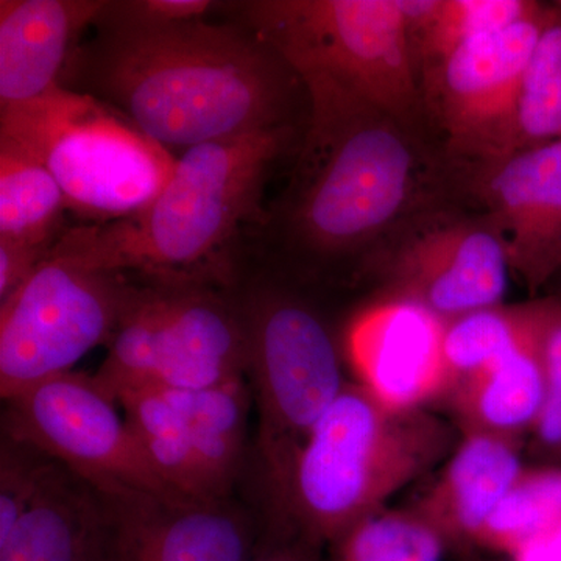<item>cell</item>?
I'll return each mask as SVG.
<instances>
[{"instance_id":"cell-1","label":"cell","mask_w":561,"mask_h":561,"mask_svg":"<svg viewBox=\"0 0 561 561\" xmlns=\"http://www.w3.org/2000/svg\"><path fill=\"white\" fill-rule=\"evenodd\" d=\"M60 84L117 111L164 149L289 125L298 77L243 25L95 22Z\"/></svg>"},{"instance_id":"cell-2","label":"cell","mask_w":561,"mask_h":561,"mask_svg":"<svg viewBox=\"0 0 561 561\" xmlns=\"http://www.w3.org/2000/svg\"><path fill=\"white\" fill-rule=\"evenodd\" d=\"M445 424L423 411L379 404L346 383L298 453L278 511L265 523L321 549L448 451Z\"/></svg>"},{"instance_id":"cell-3","label":"cell","mask_w":561,"mask_h":561,"mask_svg":"<svg viewBox=\"0 0 561 561\" xmlns=\"http://www.w3.org/2000/svg\"><path fill=\"white\" fill-rule=\"evenodd\" d=\"M290 135V125H284L184 150L142 213L98 225L103 264L153 280L191 279L187 271L216 256L260 209Z\"/></svg>"},{"instance_id":"cell-4","label":"cell","mask_w":561,"mask_h":561,"mask_svg":"<svg viewBox=\"0 0 561 561\" xmlns=\"http://www.w3.org/2000/svg\"><path fill=\"white\" fill-rule=\"evenodd\" d=\"M243 27L308 91L311 111L367 103L413 127L424 106L400 0H251Z\"/></svg>"},{"instance_id":"cell-5","label":"cell","mask_w":561,"mask_h":561,"mask_svg":"<svg viewBox=\"0 0 561 561\" xmlns=\"http://www.w3.org/2000/svg\"><path fill=\"white\" fill-rule=\"evenodd\" d=\"M411 131L373 106L309 125L305 181L289 217L295 242L317 256H346L408 219L423 169Z\"/></svg>"},{"instance_id":"cell-6","label":"cell","mask_w":561,"mask_h":561,"mask_svg":"<svg viewBox=\"0 0 561 561\" xmlns=\"http://www.w3.org/2000/svg\"><path fill=\"white\" fill-rule=\"evenodd\" d=\"M0 140L38 160L70 213L108 225L142 213L171 179L176 158L108 105L61 84L0 108Z\"/></svg>"},{"instance_id":"cell-7","label":"cell","mask_w":561,"mask_h":561,"mask_svg":"<svg viewBox=\"0 0 561 561\" xmlns=\"http://www.w3.org/2000/svg\"><path fill=\"white\" fill-rule=\"evenodd\" d=\"M239 306L249 346L247 379L260 416L254 476L267 523L278 511L298 453L348 382L330 330L308 302L261 287Z\"/></svg>"},{"instance_id":"cell-8","label":"cell","mask_w":561,"mask_h":561,"mask_svg":"<svg viewBox=\"0 0 561 561\" xmlns=\"http://www.w3.org/2000/svg\"><path fill=\"white\" fill-rule=\"evenodd\" d=\"M138 284L105 267L95 225L62 232L20 289L0 302V394L10 400L72 371L111 342Z\"/></svg>"},{"instance_id":"cell-9","label":"cell","mask_w":561,"mask_h":561,"mask_svg":"<svg viewBox=\"0 0 561 561\" xmlns=\"http://www.w3.org/2000/svg\"><path fill=\"white\" fill-rule=\"evenodd\" d=\"M239 301L192 279L138 286L95 381L117 402L136 389H202L247 378Z\"/></svg>"},{"instance_id":"cell-10","label":"cell","mask_w":561,"mask_h":561,"mask_svg":"<svg viewBox=\"0 0 561 561\" xmlns=\"http://www.w3.org/2000/svg\"><path fill=\"white\" fill-rule=\"evenodd\" d=\"M3 404L2 432L38 446L101 493L181 497L158 478L94 375L62 373Z\"/></svg>"},{"instance_id":"cell-11","label":"cell","mask_w":561,"mask_h":561,"mask_svg":"<svg viewBox=\"0 0 561 561\" xmlns=\"http://www.w3.org/2000/svg\"><path fill=\"white\" fill-rule=\"evenodd\" d=\"M549 14L551 7L541 5L511 27L465 44L421 79L424 106L454 153L483 165L513 153L524 72Z\"/></svg>"},{"instance_id":"cell-12","label":"cell","mask_w":561,"mask_h":561,"mask_svg":"<svg viewBox=\"0 0 561 561\" xmlns=\"http://www.w3.org/2000/svg\"><path fill=\"white\" fill-rule=\"evenodd\" d=\"M393 298L445 323L502 305L507 250L489 217H434L401 236L386 260Z\"/></svg>"},{"instance_id":"cell-13","label":"cell","mask_w":561,"mask_h":561,"mask_svg":"<svg viewBox=\"0 0 561 561\" xmlns=\"http://www.w3.org/2000/svg\"><path fill=\"white\" fill-rule=\"evenodd\" d=\"M101 494L105 508L101 561H249L264 531L260 512L234 496Z\"/></svg>"},{"instance_id":"cell-14","label":"cell","mask_w":561,"mask_h":561,"mask_svg":"<svg viewBox=\"0 0 561 561\" xmlns=\"http://www.w3.org/2000/svg\"><path fill=\"white\" fill-rule=\"evenodd\" d=\"M482 201L530 291L561 272V139L483 165Z\"/></svg>"},{"instance_id":"cell-15","label":"cell","mask_w":561,"mask_h":561,"mask_svg":"<svg viewBox=\"0 0 561 561\" xmlns=\"http://www.w3.org/2000/svg\"><path fill=\"white\" fill-rule=\"evenodd\" d=\"M442 328L443 321L398 298L362 312L345 345L356 383L398 412L423 411L435 398L448 397Z\"/></svg>"},{"instance_id":"cell-16","label":"cell","mask_w":561,"mask_h":561,"mask_svg":"<svg viewBox=\"0 0 561 561\" xmlns=\"http://www.w3.org/2000/svg\"><path fill=\"white\" fill-rule=\"evenodd\" d=\"M105 0L0 2V108L43 98L60 84L81 32L92 27Z\"/></svg>"},{"instance_id":"cell-17","label":"cell","mask_w":561,"mask_h":561,"mask_svg":"<svg viewBox=\"0 0 561 561\" xmlns=\"http://www.w3.org/2000/svg\"><path fill=\"white\" fill-rule=\"evenodd\" d=\"M524 468L518 442L463 434L440 478L415 508L451 548H471Z\"/></svg>"},{"instance_id":"cell-18","label":"cell","mask_w":561,"mask_h":561,"mask_svg":"<svg viewBox=\"0 0 561 561\" xmlns=\"http://www.w3.org/2000/svg\"><path fill=\"white\" fill-rule=\"evenodd\" d=\"M102 494L58 461L38 500L0 541V561H101Z\"/></svg>"},{"instance_id":"cell-19","label":"cell","mask_w":561,"mask_h":561,"mask_svg":"<svg viewBox=\"0 0 561 561\" xmlns=\"http://www.w3.org/2000/svg\"><path fill=\"white\" fill-rule=\"evenodd\" d=\"M448 397L463 434L513 442L531 434L545 401L540 332L461 381Z\"/></svg>"},{"instance_id":"cell-20","label":"cell","mask_w":561,"mask_h":561,"mask_svg":"<svg viewBox=\"0 0 561 561\" xmlns=\"http://www.w3.org/2000/svg\"><path fill=\"white\" fill-rule=\"evenodd\" d=\"M164 393L186 421L210 497L234 496L249 461L247 423L253 400L249 379L234 378L202 389Z\"/></svg>"},{"instance_id":"cell-21","label":"cell","mask_w":561,"mask_h":561,"mask_svg":"<svg viewBox=\"0 0 561 561\" xmlns=\"http://www.w3.org/2000/svg\"><path fill=\"white\" fill-rule=\"evenodd\" d=\"M419 77L465 44L526 20L542 3L530 0H400ZM421 84V81H420Z\"/></svg>"},{"instance_id":"cell-22","label":"cell","mask_w":561,"mask_h":561,"mask_svg":"<svg viewBox=\"0 0 561 561\" xmlns=\"http://www.w3.org/2000/svg\"><path fill=\"white\" fill-rule=\"evenodd\" d=\"M117 404L158 478L176 496L213 500L186 421L164 390L124 391Z\"/></svg>"},{"instance_id":"cell-23","label":"cell","mask_w":561,"mask_h":561,"mask_svg":"<svg viewBox=\"0 0 561 561\" xmlns=\"http://www.w3.org/2000/svg\"><path fill=\"white\" fill-rule=\"evenodd\" d=\"M546 300L491 308L465 313L442 328V356L449 391L481 371L486 365L537 337Z\"/></svg>"},{"instance_id":"cell-24","label":"cell","mask_w":561,"mask_h":561,"mask_svg":"<svg viewBox=\"0 0 561 561\" xmlns=\"http://www.w3.org/2000/svg\"><path fill=\"white\" fill-rule=\"evenodd\" d=\"M66 210L54 175L20 147L0 140V239L51 247Z\"/></svg>"},{"instance_id":"cell-25","label":"cell","mask_w":561,"mask_h":561,"mask_svg":"<svg viewBox=\"0 0 561 561\" xmlns=\"http://www.w3.org/2000/svg\"><path fill=\"white\" fill-rule=\"evenodd\" d=\"M561 523V467L524 468L476 546L513 556Z\"/></svg>"},{"instance_id":"cell-26","label":"cell","mask_w":561,"mask_h":561,"mask_svg":"<svg viewBox=\"0 0 561 561\" xmlns=\"http://www.w3.org/2000/svg\"><path fill=\"white\" fill-rule=\"evenodd\" d=\"M451 548L416 508L378 511L330 545L323 561H445Z\"/></svg>"},{"instance_id":"cell-27","label":"cell","mask_w":561,"mask_h":561,"mask_svg":"<svg viewBox=\"0 0 561 561\" xmlns=\"http://www.w3.org/2000/svg\"><path fill=\"white\" fill-rule=\"evenodd\" d=\"M561 139V0L535 43L516 113L515 151Z\"/></svg>"},{"instance_id":"cell-28","label":"cell","mask_w":561,"mask_h":561,"mask_svg":"<svg viewBox=\"0 0 561 561\" xmlns=\"http://www.w3.org/2000/svg\"><path fill=\"white\" fill-rule=\"evenodd\" d=\"M58 461L31 442L2 432L0 440V541L38 500Z\"/></svg>"},{"instance_id":"cell-29","label":"cell","mask_w":561,"mask_h":561,"mask_svg":"<svg viewBox=\"0 0 561 561\" xmlns=\"http://www.w3.org/2000/svg\"><path fill=\"white\" fill-rule=\"evenodd\" d=\"M540 356L545 401L531 435L542 456L561 461V298H546Z\"/></svg>"},{"instance_id":"cell-30","label":"cell","mask_w":561,"mask_h":561,"mask_svg":"<svg viewBox=\"0 0 561 561\" xmlns=\"http://www.w3.org/2000/svg\"><path fill=\"white\" fill-rule=\"evenodd\" d=\"M213 0H121L106 2L98 21L105 24L172 25L205 20L206 14L220 9Z\"/></svg>"},{"instance_id":"cell-31","label":"cell","mask_w":561,"mask_h":561,"mask_svg":"<svg viewBox=\"0 0 561 561\" xmlns=\"http://www.w3.org/2000/svg\"><path fill=\"white\" fill-rule=\"evenodd\" d=\"M51 247L0 239V302L20 289L21 284L38 267Z\"/></svg>"},{"instance_id":"cell-32","label":"cell","mask_w":561,"mask_h":561,"mask_svg":"<svg viewBox=\"0 0 561 561\" xmlns=\"http://www.w3.org/2000/svg\"><path fill=\"white\" fill-rule=\"evenodd\" d=\"M249 561H323L320 548L294 535L262 531L257 548Z\"/></svg>"},{"instance_id":"cell-33","label":"cell","mask_w":561,"mask_h":561,"mask_svg":"<svg viewBox=\"0 0 561 561\" xmlns=\"http://www.w3.org/2000/svg\"><path fill=\"white\" fill-rule=\"evenodd\" d=\"M512 561H561V523L556 529L519 549Z\"/></svg>"},{"instance_id":"cell-34","label":"cell","mask_w":561,"mask_h":561,"mask_svg":"<svg viewBox=\"0 0 561 561\" xmlns=\"http://www.w3.org/2000/svg\"><path fill=\"white\" fill-rule=\"evenodd\" d=\"M465 561H479V560H476V559H468V560H465Z\"/></svg>"}]
</instances>
